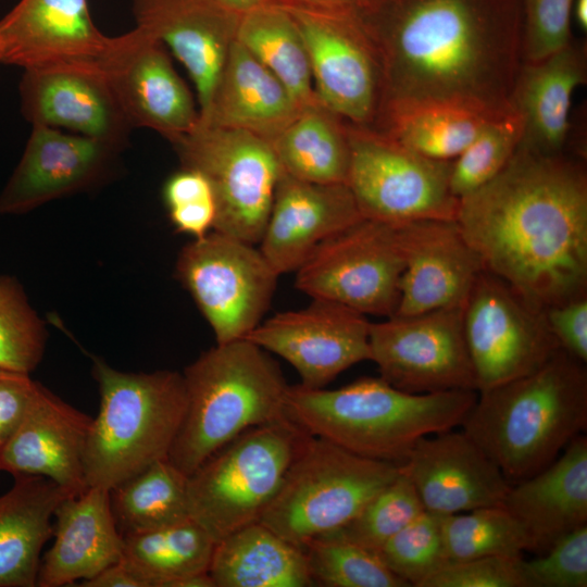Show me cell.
Returning a JSON list of instances; mask_svg holds the SVG:
<instances>
[{
    "mask_svg": "<svg viewBox=\"0 0 587 587\" xmlns=\"http://www.w3.org/2000/svg\"><path fill=\"white\" fill-rule=\"evenodd\" d=\"M455 221L484 268L545 311L587 296V173L582 161L519 147L459 199Z\"/></svg>",
    "mask_w": 587,
    "mask_h": 587,
    "instance_id": "1",
    "label": "cell"
},
{
    "mask_svg": "<svg viewBox=\"0 0 587 587\" xmlns=\"http://www.w3.org/2000/svg\"><path fill=\"white\" fill-rule=\"evenodd\" d=\"M357 14L380 61V108L439 101L513 110L522 0H374Z\"/></svg>",
    "mask_w": 587,
    "mask_h": 587,
    "instance_id": "2",
    "label": "cell"
},
{
    "mask_svg": "<svg viewBox=\"0 0 587 587\" xmlns=\"http://www.w3.org/2000/svg\"><path fill=\"white\" fill-rule=\"evenodd\" d=\"M585 364L560 348L534 372L478 392L461 426L511 485L547 467L586 430Z\"/></svg>",
    "mask_w": 587,
    "mask_h": 587,
    "instance_id": "3",
    "label": "cell"
},
{
    "mask_svg": "<svg viewBox=\"0 0 587 587\" xmlns=\"http://www.w3.org/2000/svg\"><path fill=\"white\" fill-rule=\"evenodd\" d=\"M475 390L402 391L382 377L336 389L289 386L287 417L308 434L369 459L400 464L415 442L461 425Z\"/></svg>",
    "mask_w": 587,
    "mask_h": 587,
    "instance_id": "4",
    "label": "cell"
},
{
    "mask_svg": "<svg viewBox=\"0 0 587 587\" xmlns=\"http://www.w3.org/2000/svg\"><path fill=\"white\" fill-rule=\"evenodd\" d=\"M183 376L186 410L167 459L187 476L243 432L287 419L282 370L246 338L216 344Z\"/></svg>",
    "mask_w": 587,
    "mask_h": 587,
    "instance_id": "5",
    "label": "cell"
},
{
    "mask_svg": "<svg viewBox=\"0 0 587 587\" xmlns=\"http://www.w3.org/2000/svg\"><path fill=\"white\" fill-rule=\"evenodd\" d=\"M99 410L92 417L85 455L87 487L111 490L166 459L186 410L183 373L123 372L92 358Z\"/></svg>",
    "mask_w": 587,
    "mask_h": 587,
    "instance_id": "6",
    "label": "cell"
},
{
    "mask_svg": "<svg viewBox=\"0 0 587 587\" xmlns=\"http://www.w3.org/2000/svg\"><path fill=\"white\" fill-rule=\"evenodd\" d=\"M398 473V464L309 434L259 522L303 548L350 522Z\"/></svg>",
    "mask_w": 587,
    "mask_h": 587,
    "instance_id": "7",
    "label": "cell"
},
{
    "mask_svg": "<svg viewBox=\"0 0 587 587\" xmlns=\"http://www.w3.org/2000/svg\"><path fill=\"white\" fill-rule=\"evenodd\" d=\"M308 435L287 417L237 436L188 476L190 519L215 542L258 522Z\"/></svg>",
    "mask_w": 587,
    "mask_h": 587,
    "instance_id": "8",
    "label": "cell"
},
{
    "mask_svg": "<svg viewBox=\"0 0 587 587\" xmlns=\"http://www.w3.org/2000/svg\"><path fill=\"white\" fill-rule=\"evenodd\" d=\"M346 184L364 218L394 226L455 220L459 199L450 190L451 161L424 157L374 127L346 122Z\"/></svg>",
    "mask_w": 587,
    "mask_h": 587,
    "instance_id": "9",
    "label": "cell"
},
{
    "mask_svg": "<svg viewBox=\"0 0 587 587\" xmlns=\"http://www.w3.org/2000/svg\"><path fill=\"white\" fill-rule=\"evenodd\" d=\"M182 166L201 172L216 203L214 230L259 243L282 167L271 142L203 123L172 142Z\"/></svg>",
    "mask_w": 587,
    "mask_h": 587,
    "instance_id": "10",
    "label": "cell"
},
{
    "mask_svg": "<svg viewBox=\"0 0 587 587\" xmlns=\"http://www.w3.org/2000/svg\"><path fill=\"white\" fill-rule=\"evenodd\" d=\"M175 271L216 344L243 339L262 322L279 277L254 245L214 229L180 250Z\"/></svg>",
    "mask_w": 587,
    "mask_h": 587,
    "instance_id": "11",
    "label": "cell"
},
{
    "mask_svg": "<svg viewBox=\"0 0 587 587\" xmlns=\"http://www.w3.org/2000/svg\"><path fill=\"white\" fill-rule=\"evenodd\" d=\"M403 268L397 226L362 218L323 241L296 271L295 284L312 299L390 317Z\"/></svg>",
    "mask_w": 587,
    "mask_h": 587,
    "instance_id": "12",
    "label": "cell"
},
{
    "mask_svg": "<svg viewBox=\"0 0 587 587\" xmlns=\"http://www.w3.org/2000/svg\"><path fill=\"white\" fill-rule=\"evenodd\" d=\"M463 328L478 392L534 372L561 348L545 311L485 268L463 304Z\"/></svg>",
    "mask_w": 587,
    "mask_h": 587,
    "instance_id": "13",
    "label": "cell"
},
{
    "mask_svg": "<svg viewBox=\"0 0 587 587\" xmlns=\"http://www.w3.org/2000/svg\"><path fill=\"white\" fill-rule=\"evenodd\" d=\"M283 7L303 37L317 102L347 123L373 127L383 75L375 45L357 12Z\"/></svg>",
    "mask_w": 587,
    "mask_h": 587,
    "instance_id": "14",
    "label": "cell"
},
{
    "mask_svg": "<svg viewBox=\"0 0 587 587\" xmlns=\"http://www.w3.org/2000/svg\"><path fill=\"white\" fill-rule=\"evenodd\" d=\"M463 304L370 323V360L379 377L410 394L477 391Z\"/></svg>",
    "mask_w": 587,
    "mask_h": 587,
    "instance_id": "15",
    "label": "cell"
},
{
    "mask_svg": "<svg viewBox=\"0 0 587 587\" xmlns=\"http://www.w3.org/2000/svg\"><path fill=\"white\" fill-rule=\"evenodd\" d=\"M97 64L133 129L153 130L172 143L198 125V103L167 49L143 29L109 37Z\"/></svg>",
    "mask_w": 587,
    "mask_h": 587,
    "instance_id": "16",
    "label": "cell"
},
{
    "mask_svg": "<svg viewBox=\"0 0 587 587\" xmlns=\"http://www.w3.org/2000/svg\"><path fill=\"white\" fill-rule=\"evenodd\" d=\"M366 315L324 299L261 322L246 339L286 360L307 388H324L350 366L370 360Z\"/></svg>",
    "mask_w": 587,
    "mask_h": 587,
    "instance_id": "17",
    "label": "cell"
},
{
    "mask_svg": "<svg viewBox=\"0 0 587 587\" xmlns=\"http://www.w3.org/2000/svg\"><path fill=\"white\" fill-rule=\"evenodd\" d=\"M23 71L21 111L32 126L66 130L125 150L133 127L97 61Z\"/></svg>",
    "mask_w": 587,
    "mask_h": 587,
    "instance_id": "18",
    "label": "cell"
},
{
    "mask_svg": "<svg viewBox=\"0 0 587 587\" xmlns=\"http://www.w3.org/2000/svg\"><path fill=\"white\" fill-rule=\"evenodd\" d=\"M123 150L100 139L32 126L23 155L0 193L1 214H23L109 177Z\"/></svg>",
    "mask_w": 587,
    "mask_h": 587,
    "instance_id": "19",
    "label": "cell"
},
{
    "mask_svg": "<svg viewBox=\"0 0 587 587\" xmlns=\"http://www.w3.org/2000/svg\"><path fill=\"white\" fill-rule=\"evenodd\" d=\"M420 438L398 465L424 509L440 515L503 505L511 484L463 430Z\"/></svg>",
    "mask_w": 587,
    "mask_h": 587,
    "instance_id": "20",
    "label": "cell"
},
{
    "mask_svg": "<svg viewBox=\"0 0 587 587\" xmlns=\"http://www.w3.org/2000/svg\"><path fill=\"white\" fill-rule=\"evenodd\" d=\"M404 268L395 315L460 305L483 262L455 220H420L397 226Z\"/></svg>",
    "mask_w": 587,
    "mask_h": 587,
    "instance_id": "21",
    "label": "cell"
},
{
    "mask_svg": "<svg viewBox=\"0 0 587 587\" xmlns=\"http://www.w3.org/2000/svg\"><path fill=\"white\" fill-rule=\"evenodd\" d=\"M136 26L159 40L182 63L207 111L241 15L216 0H132Z\"/></svg>",
    "mask_w": 587,
    "mask_h": 587,
    "instance_id": "22",
    "label": "cell"
},
{
    "mask_svg": "<svg viewBox=\"0 0 587 587\" xmlns=\"http://www.w3.org/2000/svg\"><path fill=\"white\" fill-rule=\"evenodd\" d=\"M362 218L347 184L311 183L282 171L259 249L279 275L296 272L323 241Z\"/></svg>",
    "mask_w": 587,
    "mask_h": 587,
    "instance_id": "23",
    "label": "cell"
},
{
    "mask_svg": "<svg viewBox=\"0 0 587 587\" xmlns=\"http://www.w3.org/2000/svg\"><path fill=\"white\" fill-rule=\"evenodd\" d=\"M92 417L39 385L0 453V472L49 478L73 496L88 487L84 455Z\"/></svg>",
    "mask_w": 587,
    "mask_h": 587,
    "instance_id": "24",
    "label": "cell"
},
{
    "mask_svg": "<svg viewBox=\"0 0 587 587\" xmlns=\"http://www.w3.org/2000/svg\"><path fill=\"white\" fill-rule=\"evenodd\" d=\"M108 38L96 26L87 0H20L0 20V63L26 70L93 62Z\"/></svg>",
    "mask_w": 587,
    "mask_h": 587,
    "instance_id": "25",
    "label": "cell"
},
{
    "mask_svg": "<svg viewBox=\"0 0 587 587\" xmlns=\"http://www.w3.org/2000/svg\"><path fill=\"white\" fill-rule=\"evenodd\" d=\"M52 537L40 561L38 587L73 585L120 561L123 535L112 512L110 490L88 487L63 499L54 511Z\"/></svg>",
    "mask_w": 587,
    "mask_h": 587,
    "instance_id": "26",
    "label": "cell"
},
{
    "mask_svg": "<svg viewBox=\"0 0 587 587\" xmlns=\"http://www.w3.org/2000/svg\"><path fill=\"white\" fill-rule=\"evenodd\" d=\"M503 505L524 525L539 554L587 525V437L576 436L547 467L512 484Z\"/></svg>",
    "mask_w": 587,
    "mask_h": 587,
    "instance_id": "27",
    "label": "cell"
},
{
    "mask_svg": "<svg viewBox=\"0 0 587 587\" xmlns=\"http://www.w3.org/2000/svg\"><path fill=\"white\" fill-rule=\"evenodd\" d=\"M587 78V49L572 41L537 62H523L511 105L523 120L521 147L558 155L564 153L575 90Z\"/></svg>",
    "mask_w": 587,
    "mask_h": 587,
    "instance_id": "28",
    "label": "cell"
},
{
    "mask_svg": "<svg viewBox=\"0 0 587 587\" xmlns=\"http://www.w3.org/2000/svg\"><path fill=\"white\" fill-rule=\"evenodd\" d=\"M302 109L282 82L235 40L200 123L245 130L271 142Z\"/></svg>",
    "mask_w": 587,
    "mask_h": 587,
    "instance_id": "29",
    "label": "cell"
},
{
    "mask_svg": "<svg viewBox=\"0 0 587 587\" xmlns=\"http://www.w3.org/2000/svg\"><path fill=\"white\" fill-rule=\"evenodd\" d=\"M14 477L0 496V587H34L41 550L52 538L54 511L73 495L42 476Z\"/></svg>",
    "mask_w": 587,
    "mask_h": 587,
    "instance_id": "30",
    "label": "cell"
},
{
    "mask_svg": "<svg viewBox=\"0 0 587 587\" xmlns=\"http://www.w3.org/2000/svg\"><path fill=\"white\" fill-rule=\"evenodd\" d=\"M209 574L215 587L314 586L304 550L259 521L215 542Z\"/></svg>",
    "mask_w": 587,
    "mask_h": 587,
    "instance_id": "31",
    "label": "cell"
},
{
    "mask_svg": "<svg viewBox=\"0 0 587 587\" xmlns=\"http://www.w3.org/2000/svg\"><path fill=\"white\" fill-rule=\"evenodd\" d=\"M500 115L450 102L391 101L373 127L424 157L452 161Z\"/></svg>",
    "mask_w": 587,
    "mask_h": 587,
    "instance_id": "32",
    "label": "cell"
},
{
    "mask_svg": "<svg viewBox=\"0 0 587 587\" xmlns=\"http://www.w3.org/2000/svg\"><path fill=\"white\" fill-rule=\"evenodd\" d=\"M271 145L286 174L311 183L346 184L350 162L346 122L317 100L304 107Z\"/></svg>",
    "mask_w": 587,
    "mask_h": 587,
    "instance_id": "33",
    "label": "cell"
},
{
    "mask_svg": "<svg viewBox=\"0 0 587 587\" xmlns=\"http://www.w3.org/2000/svg\"><path fill=\"white\" fill-rule=\"evenodd\" d=\"M236 40L282 82L301 108L316 102L307 47L285 7L267 2L241 15Z\"/></svg>",
    "mask_w": 587,
    "mask_h": 587,
    "instance_id": "34",
    "label": "cell"
},
{
    "mask_svg": "<svg viewBox=\"0 0 587 587\" xmlns=\"http://www.w3.org/2000/svg\"><path fill=\"white\" fill-rule=\"evenodd\" d=\"M215 541L195 521L123 534L122 560L146 587H170L184 576L207 573Z\"/></svg>",
    "mask_w": 587,
    "mask_h": 587,
    "instance_id": "35",
    "label": "cell"
},
{
    "mask_svg": "<svg viewBox=\"0 0 587 587\" xmlns=\"http://www.w3.org/2000/svg\"><path fill=\"white\" fill-rule=\"evenodd\" d=\"M187 479L166 458L112 488L111 508L122 535L190 519Z\"/></svg>",
    "mask_w": 587,
    "mask_h": 587,
    "instance_id": "36",
    "label": "cell"
},
{
    "mask_svg": "<svg viewBox=\"0 0 587 587\" xmlns=\"http://www.w3.org/2000/svg\"><path fill=\"white\" fill-rule=\"evenodd\" d=\"M441 528L449 562L533 551L526 528L504 505L442 515Z\"/></svg>",
    "mask_w": 587,
    "mask_h": 587,
    "instance_id": "37",
    "label": "cell"
},
{
    "mask_svg": "<svg viewBox=\"0 0 587 587\" xmlns=\"http://www.w3.org/2000/svg\"><path fill=\"white\" fill-rule=\"evenodd\" d=\"M313 585L326 587H410L378 553L335 533L317 536L303 548Z\"/></svg>",
    "mask_w": 587,
    "mask_h": 587,
    "instance_id": "38",
    "label": "cell"
},
{
    "mask_svg": "<svg viewBox=\"0 0 587 587\" xmlns=\"http://www.w3.org/2000/svg\"><path fill=\"white\" fill-rule=\"evenodd\" d=\"M523 137V120L512 110L492 120L451 161L449 185L460 199L492 179L511 160Z\"/></svg>",
    "mask_w": 587,
    "mask_h": 587,
    "instance_id": "39",
    "label": "cell"
},
{
    "mask_svg": "<svg viewBox=\"0 0 587 587\" xmlns=\"http://www.w3.org/2000/svg\"><path fill=\"white\" fill-rule=\"evenodd\" d=\"M45 323L28 303L20 283L0 276V367L30 374L46 348Z\"/></svg>",
    "mask_w": 587,
    "mask_h": 587,
    "instance_id": "40",
    "label": "cell"
},
{
    "mask_svg": "<svg viewBox=\"0 0 587 587\" xmlns=\"http://www.w3.org/2000/svg\"><path fill=\"white\" fill-rule=\"evenodd\" d=\"M423 511L413 484L399 472L350 522L332 533L378 553L395 534Z\"/></svg>",
    "mask_w": 587,
    "mask_h": 587,
    "instance_id": "41",
    "label": "cell"
},
{
    "mask_svg": "<svg viewBox=\"0 0 587 587\" xmlns=\"http://www.w3.org/2000/svg\"><path fill=\"white\" fill-rule=\"evenodd\" d=\"M442 515L423 511L379 550L386 566L409 586L422 587L423 583L449 561L446 554Z\"/></svg>",
    "mask_w": 587,
    "mask_h": 587,
    "instance_id": "42",
    "label": "cell"
},
{
    "mask_svg": "<svg viewBox=\"0 0 587 587\" xmlns=\"http://www.w3.org/2000/svg\"><path fill=\"white\" fill-rule=\"evenodd\" d=\"M162 198L176 232L200 238L214 228L215 198L201 172L182 166L165 180Z\"/></svg>",
    "mask_w": 587,
    "mask_h": 587,
    "instance_id": "43",
    "label": "cell"
},
{
    "mask_svg": "<svg viewBox=\"0 0 587 587\" xmlns=\"http://www.w3.org/2000/svg\"><path fill=\"white\" fill-rule=\"evenodd\" d=\"M574 0H522V58L537 62L572 41Z\"/></svg>",
    "mask_w": 587,
    "mask_h": 587,
    "instance_id": "44",
    "label": "cell"
},
{
    "mask_svg": "<svg viewBox=\"0 0 587 587\" xmlns=\"http://www.w3.org/2000/svg\"><path fill=\"white\" fill-rule=\"evenodd\" d=\"M528 587L587 586V525L555 540L532 560L523 559Z\"/></svg>",
    "mask_w": 587,
    "mask_h": 587,
    "instance_id": "45",
    "label": "cell"
},
{
    "mask_svg": "<svg viewBox=\"0 0 587 587\" xmlns=\"http://www.w3.org/2000/svg\"><path fill=\"white\" fill-rule=\"evenodd\" d=\"M422 587H528L523 557L492 555L448 562Z\"/></svg>",
    "mask_w": 587,
    "mask_h": 587,
    "instance_id": "46",
    "label": "cell"
},
{
    "mask_svg": "<svg viewBox=\"0 0 587 587\" xmlns=\"http://www.w3.org/2000/svg\"><path fill=\"white\" fill-rule=\"evenodd\" d=\"M40 383L0 367V453L21 424Z\"/></svg>",
    "mask_w": 587,
    "mask_h": 587,
    "instance_id": "47",
    "label": "cell"
},
{
    "mask_svg": "<svg viewBox=\"0 0 587 587\" xmlns=\"http://www.w3.org/2000/svg\"><path fill=\"white\" fill-rule=\"evenodd\" d=\"M548 325L567 353L587 362V296L545 310Z\"/></svg>",
    "mask_w": 587,
    "mask_h": 587,
    "instance_id": "48",
    "label": "cell"
},
{
    "mask_svg": "<svg viewBox=\"0 0 587 587\" xmlns=\"http://www.w3.org/2000/svg\"><path fill=\"white\" fill-rule=\"evenodd\" d=\"M83 587H146L137 574L122 560L107 566L95 576L83 580Z\"/></svg>",
    "mask_w": 587,
    "mask_h": 587,
    "instance_id": "49",
    "label": "cell"
},
{
    "mask_svg": "<svg viewBox=\"0 0 587 587\" xmlns=\"http://www.w3.org/2000/svg\"><path fill=\"white\" fill-rule=\"evenodd\" d=\"M374 0H268V2L287 7H300L317 10H350L359 12Z\"/></svg>",
    "mask_w": 587,
    "mask_h": 587,
    "instance_id": "50",
    "label": "cell"
},
{
    "mask_svg": "<svg viewBox=\"0 0 587 587\" xmlns=\"http://www.w3.org/2000/svg\"><path fill=\"white\" fill-rule=\"evenodd\" d=\"M216 1L221 3L223 7L227 8L228 10L239 15H243L268 2V0H216Z\"/></svg>",
    "mask_w": 587,
    "mask_h": 587,
    "instance_id": "51",
    "label": "cell"
},
{
    "mask_svg": "<svg viewBox=\"0 0 587 587\" xmlns=\"http://www.w3.org/2000/svg\"><path fill=\"white\" fill-rule=\"evenodd\" d=\"M582 33L587 30V0H574L572 9V25Z\"/></svg>",
    "mask_w": 587,
    "mask_h": 587,
    "instance_id": "52",
    "label": "cell"
}]
</instances>
